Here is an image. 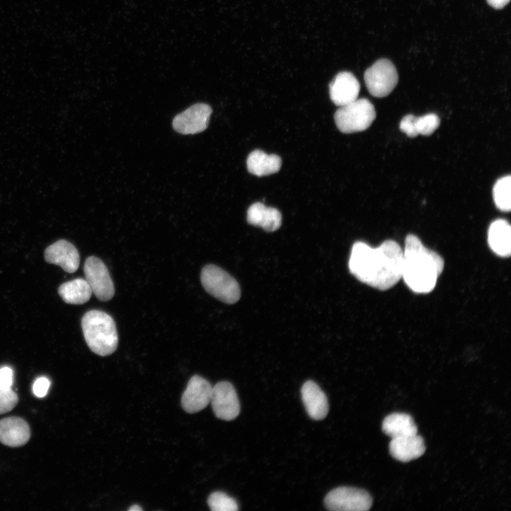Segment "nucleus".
<instances>
[{
	"label": "nucleus",
	"mask_w": 511,
	"mask_h": 511,
	"mask_svg": "<svg viewBox=\"0 0 511 511\" xmlns=\"http://www.w3.org/2000/svg\"><path fill=\"white\" fill-rule=\"evenodd\" d=\"M402 258L401 246L393 240H386L376 248L357 241L351 251L348 269L360 282L386 290L402 278Z\"/></svg>",
	"instance_id": "obj_1"
},
{
	"label": "nucleus",
	"mask_w": 511,
	"mask_h": 511,
	"mask_svg": "<svg viewBox=\"0 0 511 511\" xmlns=\"http://www.w3.org/2000/svg\"><path fill=\"white\" fill-rule=\"evenodd\" d=\"M402 253V278L406 285L416 293L432 291L444 270V259L414 234L406 236Z\"/></svg>",
	"instance_id": "obj_2"
},
{
	"label": "nucleus",
	"mask_w": 511,
	"mask_h": 511,
	"mask_svg": "<svg viewBox=\"0 0 511 511\" xmlns=\"http://www.w3.org/2000/svg\"><path fill=\"white\" fill-rule=\"evenodd\" d=\"M85 341L94 353L105 356L118 346V333L113 318L106 312L93 309L84 314L81 322Z\"/></svg>",
	"instance_id": "obj_3"
},
{
	"label": "nucleus",
	"mask_w": 511,
	"mask_h": 511,
	"mask_svg": "<svg viewBox=\"0 0 511 511\" xmlns=\"http://www.w3.org/2000/svg\"><path fill=\"white\" fill-rule=\"evenodd\" d=\"M375 116V108L369 100L357 99L340 106L334 114V121L341 132L352 133L366 130Z\"/></svg>",
	"instance_id": "obj_4"
},
{
	"label": "nucleus",
	"mask_w": 511,
	"mask_h": 511,
	"mask_svg": "<svg viewBox=\"0 0 511 511\" xmlns=\"http://www.w3.org/2000/svg\"><path fill=\"white\" fill-rule=\"evenodd\" d=\"M204 289L226 304H234L241 297L238 282L226 271L212 264L205 265L200 275Z\"/></svg>",
	"instance_id": "obj_5"
},
{
	"label": "nucleus",
	"mask_w": 511,
	"mask_h": 511,
	"mask_svg": "<svg viewBox=\"0 0 511 511\" xmlns=\"http://www.w3.org/2000/svg\"><path fill=\"white\" fill-rule=\"evenodd\" d=\"M372 503L373 499L367 491L348 486L331 490L324 498L326 508L332 511H366Z\"/></svg>",
	"instance_id": "obj_6"
},
{
	"label": "nucleus",
	"mask_w": 511,
	"mask_h": 511,
	"mask_svg": "<svg viewBox=\"0 0 511 511\" xmlns=\"http://www.w3.org/2000/svg\"><path fill=\"white\" fill-rule=\"evenodd\" d=\"M364 80L370 94L381 98L392 92L397 84L398 75L390 60L380 59L366 70Z\"/></svg>",
	"instance_id": "obj_7"
},
{
	"label": "nucleus",
	"mask_w": 511,
	"mask_h": 511,
	"mask_svg": "<svg viewBox=\"0 0 511 511\" xmlns=\"http://www.w3.org/2000/svg\"><path fill=\"white\" fill-rule=\"evenodd\" d=\"M85 280L92 293L101 301H108L114 295V286L108 268L97 257L89 256L84 265Z\"/></svg>",
	"instance_id": "obj_8"
},
{
	"label": "nucleus",
	"mask_w": 511,
	"mask_h": 511,
	"mask_svg": "<svg viewBox=\"0 0 511 511\" xmlns=\"http://www.w3.org/2000/svg\"><path fill=\"white\" fill-rule=\"evenodd\" d=\"M210 402L219 419L230 421L239 414V400L234 387L229 382L221 381L212 386Z\"/></svg>",
	"instance_id": "obj_9"
},
{
	"label": "nucleus",
	"mask_w": 511,
	"mask_h": 511,
	"mask_svg": "<svg viewBox=\"0 0 511 511\" xmlns=\"http://www.w3.org/2000/svg\"><path fill=\"white\" fill-rule=\"evenodd\" d=\"M211 112L209 105L204 103L195 104L174 118L172 127L181 134L200 133L207 128Z\"/></svg>",
	"instance_id": "obj_10"
},
{
	"label": "nucleus",
	"mask_w": 511,
	"mask_h": 511,
	"mask_svg": "<svg viewBox=\"0 0 511 511\" xmlns=\"http://www.w3.org/2000/svg\"><path fill=\"white\" fill-rule=\"evenodd\" d=\"M211 390L212 386L207 380L193 375L182 395L183 410L188 413H195L204 409L210 402Z\"/></svg>",
	"instance_id": "obj_11"
},
{
	"label": "nucleus",
	"mask_w": 511,
	"mask_h": 511,
	"mask_svg": "<svg viewBox=\"0 0 511 511\" xmlns=\"http://www.w3.org/2000/svg\"><path fill=\"white\" fill-rule=\"evenodd\" d=\"M46 262L57 265L67 273H75L79 265V255L76 247L66 240H59L45 251Z\"/></svg>",
	"instance_id": "obj_12"
},
{
	"label": "nucleus",
	"mask_w": 511,
	"mask_h": 511,
	"mask_svg": "<svg viewBox=\"0 0 511 511\" xmlns=\"http://www.w3.org/2000/svg\"><path fill=\"white\" fill-rule=\"evenodd\" d=\"M360 84L356 77L349 72L337 74L329 84V94L333 103L342 106L358 99Z\"/></svg>",
	"instance_id": "obj_13"
},
{
	"label": "nucleus",
	"mask_w": 511,
	"mask_h": 511,
	"mask_svg": "<svg viewBox=\"0 0 511 511\" xmlns=\"http://www.w3.org/2000/svg\"><path fill=\"white\" fill-rule=\"evenodd\" d=\"M302 400L308 415L321 420L329 412L328 400L319 386L312 380L306 381L301 389Z\"/></svg>",
	"instance_id": "obj_14"
},
{
	"label": "nucleus",
	"mask_w": 511,
	"mask_h": 511,
	"mask_svg": "<svg viewBox=\"0 0 511 511\" xmlns=\"http://www.w3.org/2000/svg\"><path fill=\"white\" fill-rule=\"evenodd\" d=\"M31 437L28 423L18 417H9L0 420V442L11 447L26 444Z\"/></svg>",
	"instance_id": "obj_15"
},
{
	"label": "nucleus",
	"mask_w": 511,
	"mask_h": 511,
	"mask_svg": "<svg viewBox=\"0 0 511 511\" xmlns=\"http://www.w3.org/2000/svg\"><path fill=\"white\" fill-rule=\"evenodd\" d=\"M389 450L391 456L401 462L416 459L424 453L426 446L423 438L418 435L392 438Z\"/></svg>",
	"instance_id": "obj_16"
},
{
	"label": "nucleus",
	"mask_w": 511,
	"mask_h": 511,
	"mask_svg": "<svg viewBox=\"0 0 511 511\" xmlns=\"http://www.w3.org/2000/svg\"><path fill=\"white\" fill-rule=\"evenodd\" d=\"M246 219L251 225L259 226L266 231L272 232L280 227L282 214L275 208L266 207L261 202H256L248 209Z\"/></svg>",
	"instance_id": "obj_17"
},
{
	"label": "nucleus",
	"mask_w": 511,
	"mask_h": 511,
	"mask_svg": "<svg viewBox=\"0 0 511 511\" xmlns=\"http://www.w3.org/2000/svg\"><path fill=\"white\" fill-rule=\"evenodd\" d=\"M488 241L491 250L501 257L511 253V226L505 219H497L490 225Z\"/></svg>",
	"instance_id": "obj_18"
},
{
	"label": "nucleus",
	"mask_w": 511,
	"mask_h": 511,
	"mask_svg": "<svg viewBox=\"0 0 511 511\" xmlns=\"http://www.w3.org/2000/svg\"><path fill=\"white\" fill-rule=\"evenodd\" d=\"M246 165L251 174L262 177L278 172L282 160L277 155H268L263 150H255L248 155Z\"/></svg>",
	"instance_id": "obj_19"
},
{
	"label": "nucleus",
	"mask_w": 511,
	"mask_h": 511,
	"mask_svg": "<svg viewBox=\"0 0 511 511\" xmlns=\"http://www.w3.org/2000/svg\"><path fill=\"white\" fill-rule=\"evenodd\" d=\"M382 430L392 439L417 434V427L413 418L402 412H395L387 416L383 421Z\"/></svg>",
	"instance_id": "obj_20"
},
{
	"label": "nucleus",
	"mask_w": 511,
	"mask_h": 511,
	"mask_svg": "<svg viewBox=\"0 0 511 511\" xmlns=\"http://www.w3.org/2000/svg\"><path fill=\"white\" fill-rule=\"evenodd\" d=\"M62 300L72 304H82L90 299L92 291L85 279L77 278L62 283L58 288Z\"/></svg>",
	"instance_id": "obj_21"
},
{
	"label": "nucleus",
	"mask_w": 511,
	"mask_h": 511,
	"mask_svg": "<svg viewBox=\"0 0 511 511\" xmlns=\"http://www.w3.org/2000/svg\"><path fill=\"white\" fill-rule=\"evenodd\" d=\"M493 194L497 208L502 211H510L511 209V177L510 175L498 180L493 187Z\"/></svg>",
	"instance_id": "obj_22"
},
{
	"label": "nucleus",
	"mask_w": 511,
	"mask_h": 511,
	"mask_svg": "<svg viewBox=\"0 0 511 511\" xmlns=\"http://www.w3.org/2000/svg\"><path fill=\"white\" fill-rule=\"evenodd\" d=\"M207 503L212 511H236L238 509L236 500L221 491L210 494Z\"/></svg>",
	"instance_id": "obj_23"
},
{
	"label": "nucleus",
	"mask_w": 511,
	"mask_h": 511,
	"mask_svg": "<svg viewBox=\"0 0 511 511\" xmlns=\"http://www.w3.org/2000/svg\"><path fill=\"white\" fill-rule=\"evenodd\" d=\"M440 119L435 114L417 117L416 128L418 134L429 136L439 126Z\"/></svg>",
	"instance_id": "obj_24"
},
{
	"label": "nucleus",
	"mask_w": 511,
	"mask_h": 511,
	"mask_svg": "<svg viewBox=\"0 0 511 511\" xmlns=\"http://www.w3.org/2000/svg\"><path fill=\"white\" fill-rule=\"evenodd\" d=\"M18 397L11 390L0 388V414L10 412L17 405Z\"/></svg>",
	"instance_id": "obj_25"
},
{
	"label": "nucleus",
	"mask_w": 511,
	"mask_h": 511,
	"mask_svg": "<svg viewBox=\"0 0 511 511\" xmlns=\"http://www.w3.org/2000/svg\"><path fill=\"white\" fill-rule=\"evenodd\" d=\"M417 116L408 114L402 118L400 123V129L409 137H416L418 134L416 128Z\"/></svg>",
	"instance_id": "obj_26"
},
{
	"label": "nucleus",
	"mask_w": 511,
	"mask_h": 511,
	"mask_svg": "<svg viewBox=\"0 0 511 511\" xmlns=\"http://www.w3.org/2000/svg\"><path fill=\"white\" fill-rule=\"evenodd\" d=\"M50 387V381L45 377L38 378L33 386L34 395L38 397H43L46 395Z\"/></svg>",
	"instance_id": "obj_27"
},
{
	"label": "nucleus",
	"mask_w": 511,
	"mask_h": 511,
	"mask_svg": "<svg viewBox=\"0 0 511 511\" xmlns=\"http://www.w3.org/2000/svg\"><path fill=\"white\" fill-rule=\"evenodd\" d=\"M13 370L11 368L4 366L0 368V388L4 389L11 388L13 384Z\"/></svg>",
	"instance_id": "obj_28"
},
{
	"label": "nucleus",
	"mask_w": 511,
	"mask_h": 511,
	"mask_svg": "<svg viewBox=\"0 0 511 511\" xmlns=\"http://www.w3.org/2000/svg\"><path fill=\"white\" fill-rule=\"evenodd\" d=\"M510 0H487V2L492 7L500 9L505 6Z\"/></svg>",
	"instance_id": "obj_29"
},
{
	"label": "nucleus",
	"mask_w": 511,
	"mask_h": 511,
	"mask_svg": "<svg viewBox=\"0 0 511 511\" xmlns=\"http://www.w3.org/2000/svg\"><path fill=\"white\" fill-rule=\"evenodd\" d=\"M142 510V507L138 505H133L128 509V511H141Z\"/></svg>",
	"instance_id": "obj_30"
}]
</instances>
